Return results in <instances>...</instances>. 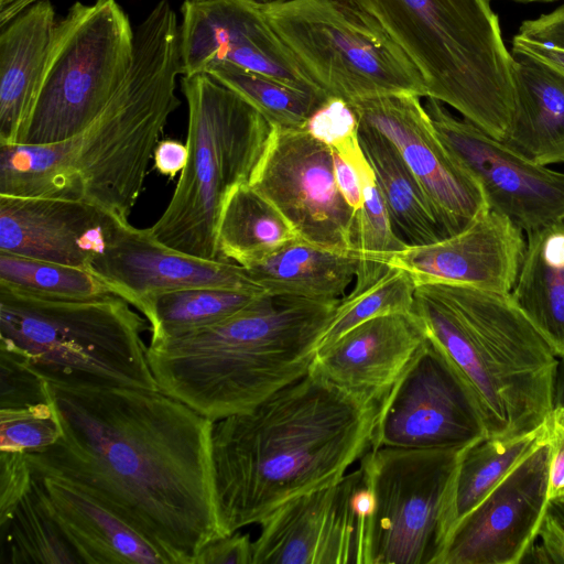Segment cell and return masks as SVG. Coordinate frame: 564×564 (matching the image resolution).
<instances>
[{
    "instance_id": "cell-28",
    "label": "cell",
    "mask_w": 564,
    "mask_h": 564,
    "mask_svg": "<svg viewBox=\"0 0 564 564\" xmlns=\"http://www.w3.org/2000/svg\"><path fill=\"white\" fill-rule=\"evenodd\" d=\"M358 140L373 171L397 235L409 246L429 245L443 239L424 192L393 143L361 121Z\"/></svg>"
},
{
    "instance_id": "cell-36",
    "label": "cell",
    "mask_w": 564,
    "mask_h": 564,
    "mask_svg": "<svg viewBox=\"0 0 564 564\" xmlns=\"http://www.w3.org/2000/svg\"><path fill=\"white\" fill-rule=\"evenodd\" d=\"M415 289L406 271L389 267L382 278L367 290L355 295L348 294L339 301L317 349L330 345L368 319L393 313H412Z\"/></svg>"
},
{
    "instance_id": "cell-32",
    "label": "cell",
    "mask_w": 564,
    "mask_h": 564,
    "mask_svg": "<svg viewBox=\"0 0 564 564\" xmlns=\"http://www.w3.org/2000/svg\"><path fill=\"white\" fill-rule=\"evenodd\" d=\"M1 532L8 564H80L34 477Z\"/></svg>"
},
{
    "instance_id": "cell-21",
    "label": "cell",
    "mask_w": 564,
    "mask_h": 564,
    "mask_svg": "<svg viewBox=\"0 0 564 564\" xmlns=\"http://www.w3.org/2000/svg\"><path fill=\"white\" fill-rule=\"evenodd\" d=\"M119 220L82 200L0 195V251L88 270Z\"/></svg>"
},
{
    "instance_id": "cell-19",
    "label": "cell",
    "mask_w": 564,
    "mask_h": 564,
    "mask_svg": "<svg viewBox=\"0 0 564 564\" xmlns=\"http://www.w3.org/2000/svg\"><path fill=\"white\" fill-rule=\"evenodd\" d=\"M135 308L154 294L191 288L265 293L245 267L181 253L155 241L149 229L119 220L89 269Z\"/></svg>"
},
{
    "instance_id": "cell-46",
    "label": "cell",
    "mask_w": 564,
    "mask_h": 564,
    "mask_svg": "<svg viewBox=\"0 0 564 564\" xmlns=\"http://www.w3.org/2000/svg\"><path fill=\"white\" fill-rule=\"evenodd\" d=\"M153 155L158 172L174 178L187 163L188 147L177 140L164 139L158 142Z\"/></svg>"
},
{
    "instance_id": "cell-25",
    "label": "cell",
    "mask_w": 564,
    "mask_h": 564,
    "mask_svg": "<svg viewBox=\"0 0 564 564\" xmlns=\"http://www.w3.org/2000/svg\"><path fill=\"white\" fill-rule=\"evenodd\" d=\"M513 57V112L501 140L530 161L564 163V72L528 53Z\"/></svg>"
},
{
    "instance_id": "cell-3",
    "label": "cell",
    "mask_w": 564,
    "mask_h": 564,
    "mask_svg": "<svg viewBox=\"0 0 564 564\" xmlns=\"http://www.w3.org/2000/svg\"><path fill=\"white\" fill-rule=\"evenodd\" d=\"M180 25L167 0L134 31L129 74L82 131L50 144H0V195L82 200L128 220L159 137L181 101Z\"/></svg>"
},
{
    "instance_id": "cell-51",
    "label": "cell",
    "mask_w": 564,
    "mask_h": 564,
    "mask_svg": "<svg viewBox=\"0 0 564 564\" xmlns=\"http://www.w3.org/2000/svg\"><path fill=\"white\" fill-rule=\"evenodd\" d=\"M254 1H257V2H259V3H267V2H270V1H272V0H254Z\"/></svg>"
},
{
    "instance_id": "cell-48",
    "label": "cell",
    "mask_w": 564,
    "mask_h": 564,
    "mask_svg": "<svg viewBox=\"0 0 564 564\" xmlns=\"http://www.w3.org/2000/svg\"><path fill=\"white\" fill-rule=\"evenodd\" d=\"M37 0H0V26Z\"/></svg>"
},
{
    "instance_id": "cell-49",
    "label": "cell",
    "mask_w": 564,
    "mask_h": 564,
    "mask_svg": "<svg viewBox=\"0 0 564 564\" xmlns=\"http://www.w3.org/2000/svg\"><path fill=\"white\" fill-rule=\"evenodd\" d=\"M554 408L564 410V357L558 359L555 375Z\"/></svg>"
},
{
    "instance_id": "cell-47",
    "label": "cell",
    "mask_w": 564,
    "mask_h": 564,
    "mask_svg": "<svg viewBox=\"0 0 564 564\" xmlns=\"http://www.w3.org/2000/svg\"><path fill=\"white\" fill-rule=\"evenodd\" d=\"M512 50L528 53L564 72V50L536 42L525 41L517 36L512 40Z\"/></svg>"
},
{
    "instance_id": "cell-37",
    "label": "cell",
    "mask_w": 564,
    "mask_h": 564,
    "mask_svg": "<svg viewBox=\"0 0 564 564\" xmlns=\"http://www.w3.org/2000/svg\"><path fill=\"white\" fill-rule=\"evenodd\" d=\"M61 435L62 427L50 401L0 409V451L40 452L56 443Z\"/></svg>"
},
{
    "instance_id": "cell-6",
    "label": "cell",
    "mask_w": 564,
    "mask_h": 564,
    "mask_svg": "<svg viewBox=\"0 0 564 564\" xmlns=\"http://www.w3.org/2000/svg\"><path fill=\"white\" fill-rule=\"evenodd\" d=\"M334 1L409 58L427 97L503 139L514 106L513 57L490 0Z\"/></svg>"
},
{
    "instance_id": "cell-20",
    "label": "cell",
    "mask_w": 564,
    "mask_h": 564,
    "mask_svg": "<svg viewBox=\"0 0 564 564\" xmlns=\"http://www.w3.org/2000/svg\"><path fill=\"white\" fill-rule=\"evenodd\" d=\"M524 249L523 231L489 209L456 235L409 246L393 254L388 267L406 271L416 286L456 284L510 293Z\"/></svg>"
},
{
    "instance_id": "cell-16",
    "label": "cell",
    "mask_w": 564,
    "mask_h": 564,
    "mask_svg": "<svg viewBox=\"0 0 564 564\" xmlns=\"http://www.w3.org/2000/svg\"><path fill=\"white\" fill-rule=\"evenodd\" d=\"M445 147L477 180L488 207L529 232L564 221V172L536 164L443 102L425 106Z\"/></svg>"
},
{
    "instance_id": "cell-35",
    "label": "cell",
    "mask_w": 564,
    "mask_h": 564,
    "mask_svg": "<svg viewBox=\"0 0 564 564\" xmlns=\"http://www.w3.org/2000/svg\"><path fill=\"white\" fill-rule=\"evenodd\" d=\"M0 284L50 297L113 294L109 285L89 270L4 251H0Z\"/></svg>"
},
{
    "instance_id": "cell-9",
    "label": "cell",
    "mask_w": 564,
    "mask_h": 564,
    "mask_svg": "<svg viewBox=\"0 0 564 564\" xmlns=\"http://www.w3.org/2000/svg\"><path fill=\"white\" fill-rule=\"evenodd\" d=\"M134 31L116 0L79 1L56 22L19 144L65 140L86 128L126 80Z\"/></svg>"
},
{
    "instance_id": "cell-23",
    "label": "cell",
    "mask_w": 564,
    "mask_h": 564,
    "mask_svg": "<svg viewBox=\"0 0 564 564\" xmlns=\"http://www.w3.org/2000/svg\"><path fill=\"white\" fill-rule=\"evenodd\" d=\"M33 477L80 564H169L140 533L76 485Z\"/></svg>"
},
{
    "instance_id": "cell-27",
    "label": "cell",
    "mask_w": 564,
    "mask_h": 564,
    "mask_svg": "<svg viewBox=\"0 0 564 564\" xmlns=\"http://www.w3.org/2000/svg\"><path fill=\"white\" fill-rule=\"evenodd\" d=\"M527 234L510 295L560 359L564 357V221Z\"/></svg>"
},
{
    "instance_id": "cell-29",
    "label": "cell",
    "mask_w": 564,
    "mask_h": 564,
    "mask_svg": "<svg viewBox=\"0 0 564 564\" xmlns=\"http://www.w3.org/2000/svg\"><path fill=\"white\" fill-rule=\"evenodd\" d=\"M299 239L286 218L250 184L228 196L217 230L220 260L247 267Z\"/></svg>"
},
{
    "instance_id": "cell-42",
    "label": "cell",
    "mask_w": 564,
    "mask_h": 564,
    "mask_svg": "<svg viewBox=\"0 0 564 564\" xmlns=\"http://www.w3.org/2000/svg\"><path fill=\"white\" fill-rule=\"evenodd\" d=\"M252 543L249 533L237 530L205 546L195 564H252Z\"/></svg>"
},
{
    "instance_id": "cell-31",
    "label": "cell",
    "mask_w": 564,
    "mask_h": 564,
    "mask_svg": "<svg viewBox=\"0 0 564 564\" xmlns=\"http://www.w3.org/2000/svg\"><path fill=\"white\" fill-rule=\"evenodd\" d=\"M546 423L510 437L486 436L462 451L456 476L457 522L476 507L527 456L547 442Z\"/></svg>"
},
{
    "instance_id": "cell-24",
    "label": "cell",
    "mask_w": 564,
    "mask_h": 564,
    "mask_svg": "<svg viewBox=\"0 0 564 564\" xmlns=\"http://www.w3.org/2000/svg\"><path fill=\"white\" fill-rule=\"evenodd\" d=\"M50 0L14 15L0 33V144H19L56 25Z\"/></svg>"
},
{
    "instance_id": "cell-44",
    "label": "cell",
    "mask_w": 564,
    "mask_h": 564,
    "mask_svg": "<svg viewBox=\"0 0 564 564\" xmlns=\"http://www.w3.org/2000/svg\"><path fill=\"white\" fill-rule=\"evenodd\" d=\"M514 36L564 50V4L523 21Z\"/></svg>"
},
{
    "instance_id": "cell-7",
    "label": "cell",
    "mask_w": 564,
    "mask_h": 564,
    "mask_svg": "<svg viewBox=\"0 0 564 564\" xmlns=\"http://www.w3.org/2000/svg\"><path fill=\"white\" fill-rule=\"evenodd\" d=\"M130 305L115 294L50 297L0 284V350L54 386L160 391L147 322Z\"/></svg>"
},
{
    "instance_id": "cell-12",
    "label": "cell",
    "mask_w": 564,
    "mask_h": 564,
    "mask_svg": "<svg viewBox=\"0 0 564 564\" xmlns=\"http://www.w3.org/2000/svg\"><path fill=\"white\" fill-rule=\"evenodd\" d=\"M372 497L365 466L295 497L260 523L252 564H370Z\"/></svg>"
},
{
    "instance_id": "cell-17",
    "label": "cell",
    "mask_w": 564,
    "mask_h": 564,
    "mask_svg": "<svg viewBox=\"0 0 564 564\" xmlns=\"http://www.w3.org/2000/svg\"><path fill=\"white\" fill-rule=\"evenodd\" d=\"M181 13L183 76L207 73L215 64L230 63L290 87L325 95L296 64L270 26L259 2L185 0Z\"/></svg>"
},
{
    "instance_id": "cell-2",
    "label": "cell",
    "mask_w": 564,
    "mask_h": 564,
    "mask_svg": "<svg viewBox=\"0 0 564 564\" xmlns=\"http://www.w3.org/2000/svg\"><path fill=\"white\" fill-rule=\"evenodd\" d=\"M380 403L308 370L253 409L214 422L215 498L225 535L343 478L371 448Z\"/></svg>"
},
{
    "instance_id": "cell-43",
    "label": "cell",
    "mask_w": 564,
    "mask_h": 564,
    "mask_svg": "<svg viewBox=\"0 0 564 564\" xmlns=\"http://www.w3.org/2000/svg\"><path fill=\"white\" fill-rule=\"evenodd\" d=\"M549 501L564 503V410L554 408L549 420Z\"/></svg>"
},
{
    "instance_id": "cell-33",
    "label": "cell",
    "mask_w": 564,
    "mask_h": 564,
    "mask_svg": "<svg viewBox=\"0 0 564 564\" xmlns=\"http://www.w3.org/2000/svg\"><path fill=\"white\" fill-rule=\"evenodd\" d=\"M364 204L356 213V249L359 259L355 285L349 295L375 284L388 271L389 259L409 247L395 232L386 202L366 156L358 163Z\"/></svg>"
},
{
    "instance_id": "cell-10",
    "label": "cell",
    "mask_w": 564,
    "mask_h": 564,
    "mask_svg": "<svg viewBox=\"0 0 564 564\" xmlns=\"http://www.w3.org/2000/svg\"><path fill=\"white\" fill-rule=\"evenodd\" d=\"M260 7L296 64L326 96L347 102L401 91L427 97L409 58L336 1L272 0Z\"/></svg>"
},
{
    "instance_id": "cell-41",
    "label": "cell",
    "mask_w": 564,
    "mask_h": 564,
    "mask_svg": "<svg viewBox=\"0 0 564 564\" xmlns=\"http://www.w3.org/2000/svg\"><path fill=\"white\" fill-rule=\"evenodd\" d=\"M522 563L564 564V503L549 501Z\"/></svg>"
},
{
    "instance_id": "cell-22",
    "label": "cell",
    "mask_w": 564,
    "mask_h": 564,
    "mask_svg": "<svg viewBox=\"0 0 564 564\" xmlns=\"http://www.w3.org/2000/svg\"><path fill=\"white\" fill-rule=\"evenodd\" d=\"M425 338L413 313L381 315L317 349L310 371L380 403Z\"/></svg>"
},
{
    "instance_id": "cell-18",
    "label": "cell",
    "mask_w": 564,
    "mask_h": 564,
    "mask_svg": "<svg viewBox=\"0 0 564 564\" xmlns=\"http://www.w3.org/2000/svg\"><path fill=\"white\" fill-rule=\"evenodd\" d=\"M547 442L458 520L442 564H521L549 503Z\"/></svg>"
},
{
    "instance_id": "cell-4",
    "label": "cell",
    "mask_w": 564,
    "mask_h": 564,
    "mask_svg": "<svg viewBox=\"0 0 564 564\" xmlns=\"http://www.w3.org/2000/svg\"><path fill=\"white\" fill-rule=\"evenodd\" d=\"M338 303L263 293L221 322L150 341L158 388L213 422L247 412L308 372Z\"/></svg>"
},
{
    "instance_id": "cell-45",
    "label": "cell",
    "mask_w": 564,
    "mask_h": 564,
    "mask_svg": "<svg viewBox=\"0 0 564 564\" xmlns=\"http://www.w3.org/2000/svg\"><path fill=\"white\" fill-rule=\"evenodd\" d=\"M334 173L337 186L348 205L358 212L364 204L362 180L358 163L365 158V154L356 163L340 156L333 151Z\"/></svg>"
},
{
    "instance_id": "cell-11",
    "label": "cell",
    "mask_w": 564,
    "mask_h": 564,
    "mask_svg": "<svg viewBox=\"0 0 564 564\" xmlns=\"http://www.w3.org/2000/svg\"><path fill=\"white\" fill-rule=\"evenodd\" d=\"M462 451L380 446L361 457L372 497L370 564H442L457 523Z\"/></svg>"
},
{
    "instance_id": "cell-52",
    "label": "cell",
    "mask_w": 564,
    "mask_h": 564,
    "mask_svg": "<svg viewBox=\"0 0 564 564\" xmlns=\"http://www.w3.org/2000/svg\"><path fill=\"white\" fill-rule=\"evenodd\" d=\"M193 1H208V0H193Z\"/></svg>"
},
{
    "instance_id": "cell-53",
    "label": "cell",
    "mask_w": 564,
    "mask_h": 564,
    "mask_svg": "<svg viewBox=\"0 0 564 564\" xmlns=\"http://www.w3.org/2000/svg\"><path fill=\"white\" fill-rule=\"evenodd\" d=\"M99 1H105V0H99Z\"/></svg>"
},
{
    "instance_id": "cell-39",
    "label": "cell",
    "mask_w": 564,
    "mask_h": 564,
    "mask_svg": "<svg viewBox=\"0 0 564 564\" xmlns=\"http://www.w3.org/2000/svg\"><path fill=\"white\" fill-rule=\"evenodd\" d=\"M0 378L1 408L48 402L46 381L3 350H0Z\"/></svg>"
},
{
    "instance_id": "cell-30",
    "label": "cell",
    "mask_w": 564,
    "mask_h": 564,
    "mask_svg": "<svg viewBox=\"0 0 564 564\" xmlns=\"http://www.w3.org/2000/svg\"><path fill=\"white\" fill-rule=\"evenodd\" d=\"M262 294L221 288H191L149 296L138 310L150 323L151 341H156L221 322L253 304Z\"/></svg>"
},
{
    "instance_id": "cell-1",
    "label": "cell",
    "mask_w": 564,
    "mask_h": 564,
    "mask_svg": "<svg viewBox=\"0 0 564 564\" xmlns=\"http://www.w3.org/2000/svg\"><path fill=\"white\" fill-rule=\"evenodd\" d=\"M62 435L26 459L65 479L140 533L169 564H195L225 536L212 458L214 422L162 393L46 382Z\"/></svg>"
},
{
    "instance_id": "cell-38",
    "label": "cell",
    "mask_w": 564,
    "mask_h": 564,
    "mask_svg": "<svg viewBox=\"0 0 564 564\" xmlns=\"http://www.w3.org/2000/svg\"><path fill=\"white\" fill-rule=\"evenodd\" d=\"M358 127V117L352 106L341 98L328 97L304 128L340 156L354 160L362 152Z\"/></svg>"
},
{
    "instance_id": "cell-40",
    "label": "cell",
    "mask_w": 564,
    "mask_h": 564,
    "mask_svg": "<svg viewBox=\"0 0 564 564\" xmlns=\"http://www.w3.org/2000/svg\"><path fill=\"white\" fill-rule=\"evenodd\" d=\"M32 480L26 453L0 451V528L9 522L19 502L30 491Z\"/></svg>"
},
{
    "instance_id": "cell-34",
    "label": "cell",
    "mask_w": 564,
    "mask_h": 564,
    "mask_svg": "<svg viewBox=\"0 0 564 564\" xmlns=\"http://www.w3.org/2000/svg\"><path fill=\"white\" fill-rule=\"evenodd\" d=\"M207 74L243 97L276 128H304L328 98L290 87L230 63L215 64Z\"/></svg>"
},
{
    "instance_id": "cell-14",
    "label": "cell",
    "mask_w": 564,
    "mask_h": 564,
    "mask_svg": "<svg viewBox=\"0 0 564 564\" xmlns=\"http://www.w3.org/2000/svg\"><path fill=\"white\" fill-rule=\"evenodd\" d=\"M250 185L308 243L355 253L356 213L336 183L333 150L305 128H276Z\"/></svg>"
},
{
    "instance_id": "cell-13",
    "label": "cell",
    "mask_w": 564,
    "mask_h": 564,
    "mask_svg": "<svg viewBox=\"0 0 564 564\" xmlns=\"http://www.w3.org/2000/svg\"><path fill=\"white\" fill-rule=\"evenodd\" d=\"M486 436L471 389L426 337L380 402L371 448L464 449Z\"/></svg>"
},
{
    "instance_id": "cell-15",
    "label": "cell",
    "mask_w": 564,
    "mask_h": 564,
    "mask_svg": "<svg viewBox=\"0 0 564 564\" xmlns=\"http://www.w3.org/2000/svg\"><path fill=\"white\" fill-rule=\"evenodd\" d=\"M420 96L389 93L349 102L358 120L383 134L419 182L444 238L489 210L477 180L440 139Z\"/></svg>"
},
{
    "instance_id": "cell-50",
    "label": "cell",
    "mask_w": 564,
    "mask_h": 564,
    "mask_svg": "<svg viewBox=\"0 0 564 564\" xmlns=\"http://www.w3.org/2000/svg\"><path fill=\"white\" fill-rule=\"evenodd\" d=\"M511 1L520 2V3H535V2L549 3V2H554V1H557V0H511Z\"/></svg>"
},
{
    "instance_id": "cell-26",
    "label": "cell",
    "mask_w": 564,
    "mask_h": 564,
    "mask_svg": "<svg viewBox=\"0 0 564 564\" xmlns=\"http://www.w3.org/2000/svg\"><path fill=\"white\" fill-rule=\"evenodd\" d=\"M357 254L295 240L246 268L269 295L322 302L340 301L355 281Z\"/></svg>"
},
{
    "instance_id": "cell-5",
    "label": "cell",
    "mask_w": 564,
    "mask_h": 564,
    "mask_svg": "<svg viewBox=\"0 0 564 564\" xmlns=\"http://www.w3.org/2000/svg\"><path fill=\"white\" fill-rule=\"evenodd\" d=\"M412 313L468 383L487 436L516 437L546 423L558 358L510 293L417 285Z\"/></svg>"
},
{
    "instance_id": "cell-8",
    "label": "cell",
    "mask_w": 564,
    "mask_h": 564,
    "mask_svg": "<svg viewBox=\"0 0 564 564\" xmlns=\"http://www.w3.org/2000/svg\"><path fill=\"white\" fill-rule=\"evenodd\" d=\"M188 160L165 210L148 228L181 253L220 260L217 230L231 192L250 184L275 127L243 97L207 73L183 76Z\"/></svg>"
}]
</instances>
